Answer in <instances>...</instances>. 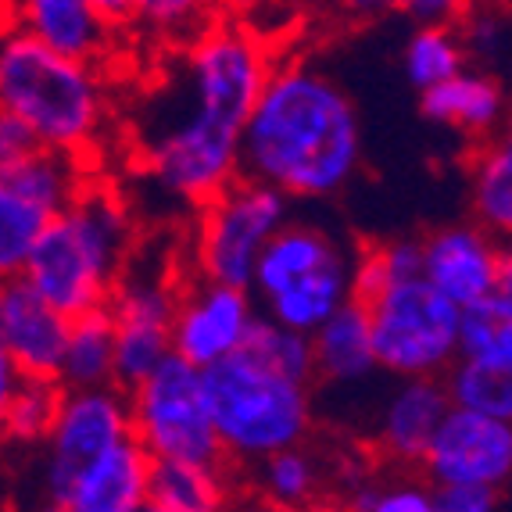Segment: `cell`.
Wrapping results in <instances>:
<instances>
[{"mask_svg":"<svg viewBox=\"0 0 512 512\" xmlns=\"http://www.w3.org/2000/svg\"><path fill=\"white\" fill-rule=\"evenodd\" d=\"M276 58L237 18L180 43L176 83L140 140V172L154 194L183 208L212 201L240 176V133Z\"/></svg>","mask_w":512,"mask_h":512,"instance_id":"6da1fadb","label":"cell"},{"mask_svg":"<svg viewBox=\"0 0 512 512\" xmlns=\"http://www.w3.org/2000/svg\"><path fill=\"white\" fill-rule=\"evenodd\" d=\"M366 162L362 115L330 72L280 61L240 133V176L287 201H330L359 180Z\"/></svg>","mask_w":512,"mask_h":512,"instance_id":"7a4b0ae2","label":"cell"},{"mask_svg":"<svg viewBox=\"0 0 512 512\" xmlns=\"http://www.w3.org/2000/svg\"><path fill=\"white\" fill-rule=\"evenodd\" d=\"M140 226L119 187L86 180L43 226L18 280H26L65 319L108 305L115 283L137 258Z\"/></svg>","mask_w":512,"mask_h":512,"instance_id":"3957f363","label":"cell"},{"mask_svg":"<svg viewBox=\"0 0 512 512\" xmlns=\"http://www.w3.org/2000/svg\"><path fill=\"white\" fill-rule=\"evenodd\" d=\"M0 111L40 147L94 162L111 126L108 69L65 58L0 15Z\"/></svg>","mask_w":512,"mask_h":512,"instance_id":"277c9868","label":"cell"},{"mask_svg":"<svg viewBox=\"0 0 512 512\" xmlns=\"http://www.w3.org/2000/svg\"><path fill=\"white\" fill-rule=\"evenodd\" d=\"M201 376L222 459L233 470H251L283 448L312 441L316 380L283 373L248 348L201 369Z\"/></svg>","mask_w":512,"mask_h":512,"instance_id":"5b68a950","label":"cell"},{"mask_svg":"<svg viewBox=\"0 0 512 512\" xmlns=\"http://www.w3.org/2000/svg\"><path fill=\"white\" fill-rule=\"evenodd\" d=\"M355 258L337 230L316 219H287L262 248L248 291L258 316L294 330L316 333L333 312L355 301Z\"/></svg>","mask_w":512,"mask_h":512,"instance_id":"8992f818","label":"cell"},{"mask_svg":"<svg viewBox=\"0 0 512 512\" xmlns=\"http://www.w3.org/2000/svg\"><path fill=\"white\" fill-rule=\"evenodd\" d=\"M369 319L380 373L444 376L459 355V308L444 301L423 276L394 280L359 298Z\"/></svg>","mask_w":512,"mask_h":512,"instance_id":"52a82bcc","label":"cell"},{"mask_svg":"<svg viewBox=\"0 0 512 512\" xmlns=\"http://www.w3.org/2000/svg\"><path fill=\"white\" fill-rule=\"evenodd\" d=\"M291 215V201L283 194L248 176H237L194 212L187 237L190 280L248 287L262 248Z\"/></svg>","mask_w":512,"mask_h":512,"instance_id":"ba28073f","label":"cell"},{"mask_svg":"<svg viewBox=\"0 0 512 512\" xmlns=\"http://www.w3.org/2000/svg\"><path fill=\"white\" fill-rule=\"evenodd\" d=\"M129 434L151 462H226L208 409L205 376L190 362L169 359L126 387Z\"/></svg>","mask_w":512,"mask_h":512,"instance_id":"9c48e42d","label":"cell"},{"mask_svg":"<svg viewBox=\"0 0 512 512\" xmlns=\"http://www.w3.org/2000/svg\"><path fill=\"white\" fill-rule=\"evenodd\" d=\"M180 287V269L140 258L115 283L104 305L115 333V387L126 391L172 355V312Z\"/></svg>","mask_w":512,"mask_h":512,"instance_id":"30bf717a","label":"cell"},{"mask_svg":"<svg viewBox=\"0 0 512 512\" xmlns=\"http://www.w3.org/2000/svg\"><path fill=\"white\" fill-rule=\"evenodd\" d=\"M129 409L122 387H83L61 391L58 412L40 441V495L58 505L72 480L108 455L115 444L129 441Z\"/></svg>","mask_w":512,"mask_h":512,"instance_id":"8fae6325","label":"cell"},{"mask_svg":"<svg viewBox=\"0 0 512 512\" xmlns=\"http://www.w3.org/2000/svg\"><path fill=\"white\" fill-rule=\"evenodd\" d=\"M416 470L430 487H484L502 495L512 477V419L448 409Z\"/></svg>","mask_w":512,"mask_h":512,"instance_id":"7c38bea8","label":"cell"},{"mask_svg":"<svg viewBox=\"0 0 512 512\" xmlns=\"http://www.w3.org/2000/svg\"><path fill=\"white\" fill-rule=\"evenodd\" d=\"M419 276L444 301L466 308L502 287H512V258L505 240L480 230L473 219L448 222L419 240Z\"/></svg>","mask_w":512,"mask_h":512,"instance_id":"4fadbf2b","label":"cell"},{"mask_svg":"<svg viewBox=\"0 0 512 512\" xmlns=\"http://www.w3.org/2000/svg\"><path fill=\"white\" fill-rule=\"evenodd\" d=\"M258 319L262 316L248 287L183 280L172 312V355L197 369H208L244 348Z\"/></svg>","mask_w":512,"mask_h":512,"instance_id":"5bb4252c","label":"cell"},{"mask_svg":"<svg viewBox=\"0 0 512 512\" xmlns=\"http://www.w3.org/2000/svg\"><path fill=\"white\" fill-rule=\"evenodd\" d=\"M0 15L51 51L97 69H108L119 54L122 29L111 26L94 0H4Z\"/></svg>","mask_w":512,"mask_h":512,"instance_id":"9a60e30c","label":"cell"},{"mask_svg":"<svg viewBox=\"0 0 512 512\" xmlns=\"http://www.w3.org/2000/svg\"><path fill=\"white\" fill-rule=\"evenodd\" d=\"M452 409L441 376H405L394 380L376 412L373 444L394 470H416L430 437Z\"/></svg>","mask_w":512,"mask_h":512,"instance_id":"2e32d148","label":"cell"},{"mask_svg":"<svg viewBox=\"0 0 512 512\" xmlns=\"http://www.w3.org/2000/svg\"><path fill=\"white\" fill-rule=\"evenodd\" d=\"M69 319L58 316L26 280L0 283V348L22 376L58 380Z\"/></svg>","mask_w":512,"mask_h":512,"instance_id":"e0dca14e","label":"cell"},{"mask_svg":"<svg viewBox=\"0 0 512 512\" xmlns=\"http://www.w3.org/2000/svg\"><path fill=\"white\" fill-rule=\"evenodd\" d=\"M419 111L430 126H441L448 133L473 144L502 137L505 115H509V94L495 72L466 65L452 79L430 86L419 94Z\"/></svg>","mask_w":512,"mask_h":512,"instance_id":"ac0fdd59","label":"cell"},{"mask_svg":"<svg viewBox=\"0 0 512 512\" xmlns=\"http://www.w3.org/2000/svg\"><path fill=\"white\" fill-rule=\"evenodd\" d=\"M147 484H151V459L133 437L115 444L108 455L86 466L65 498L61 512H147Z\"/></svg>","mask_w":512,"mask_h":512,"instance_id":"d6986e66","label":"cell"},{"mask_svg":"<svg viewBox=\"0 0 512 512\" xmlns=\"http://www.w3.org/2000/svg\"><path fill=\"white\" fill-rule=\"evenodd\" d=\"M308 348H312L316 387L326 384L337 387V391H351V387L373 384V376L380 373L373 355V337H369L366 308L359 301H348L316 333H308Z\"/></svg>","mask_w":512,"mask_h":512,"instance_id":"ffe728a7","label":"cell"},{"mask_svg":"<svg viewBox=\"0 0 512 512\" xmlns=\"http://www.w3.org/2000/svg\"><path fill=\"white\" fill-rule=\"evenodd\" d=\"M240 498L230 462H151L147 505L158 512H226Z\"/></svg>","mask_w":512,"mask_h":512,"instance_id":"44dd1931","label":"cell"},{"mask_svg":"<svg viewBox=\"0 0 512 512\" xmlns=\"http://www.w3.org/2000/svg\"><path fill=\"white\" fill-rule=\"evenodd\" d=\"M326 491H330V473L308 441L251 466V498H262V502L316 512Z\"/></svg>","mask_w":512,"mask_h":512,"instance_id":"7402d4cb","label":"cell"},{"mask_svg":"<svg viewBox=\"0 0 512 512\" xmlns=\"http://www.w3.org/2000/svg\"><path fill=\"white\" fill-rule=\"evenodd\" d=\"M58 384L65 391L115 387V333H111L104 308L69 319L58 362Z\"/></svg>","mask_w":512,"mask_h":512,"instance_id":"603a6c76","label":"cell"},{"mask_svg":"<svg viewBox=\"0 0 512 512\" xmlns=\"http://www.w3.org/2000/svg\"><path fill=\"white\" fill-rule=\"evenodd\" d=\"M473 366L512 373V287L459 308V355Z\"/></svg>","mask_w":512,"mask_h":512,"instance_id":"cb8c5ba5","label":"cell"},{"mask_svg":"<svg viewBox=\"0 0 512 512\" xmlns=\"http://www.w3.org/2000/svg\"><path fill=\"white\" fill-rule=\"evenodd\" d=\"M470 212L480 230L512 233V144L505 137L477 144L470 158Z\"/></svg>","mask_w":512,"mask_h":512,"instance_id":"d4e9b609","label":"cell"},{"mask_svg":"<svg viewBox=\"0 0 512 512\" xmlns=\"http://www.w3.org/2000/svg\"><path fill=\"white\" fill-rule=\"evenodd\" d=\"M51 215V208L29 197L11 176H0V283L22 276Z\"/></svg>","mask_w":512,"mask_h":512,"instance_id":"484cf974","label":"cell"},{"mask_svg":"<svg viewBox=\"0 0 512 512\" xmlns=\"http://www.w3.org/2000/svg\"><path fill=\"white\" fill-rule=\"evenodd\" d=\"M466 65H470V58H466V47H462V36L455 26H416L405 40L402 69L419 94L452 79Z\"/></svg>","mask_w":512,"mask_h":512,"instance_id":"4316f807","label":"cell"},{"mask_svg":"<svg viewBox=\"0 0 512 512\" xmlns=\"http://www.w3.org/2000/svg\"><path fill=\"white\" fill-rule=\"evenodd\" d=\"M348 512H434V487L416 470L362 473L344 487Z\"/></svg>","mask_w":512,"mask_h":512,"instance_id":"83f0119b","label":"cell"},{"mask_svg":"<svg viewBox=\"0 0 512 512\" xmlns=\"http://www.w3.org/2000/svg\"><path fill=\"white\" fill-rule=\"evenodd\" d=\"M61 391L58 380H43V376H22L8 402L4 416V444L8 448H40L58 412Z\"/></svg>","mask_w":512,"mask_h":512,"instance_id":"f1b7e54d","label":"cell"},{"mask_svg":"<svg viewBox=\"0 0 512 512\" xmlns=\"http://www.w3.org/2000/svg\"><path fill=\"white\" fill-rule=\"evenodd\" d=\"M444 394L452 409L480 412V416L512 419V373L502 369L473 366V362L455 359L448 373L441 376Z\"/></svg>","mask_w":512,"mask_h":512,"instance_id":"f546056e","label":"cell"},{"mask_svg":"<svg viewBox=\"0 0 512 512\" xmlns=\"http://www.w3.org/2000/svg\"><path fill=\"white\" fill-rule=\"evenodd\" d=\"M215 0H133L129 29H140L151 40L187 43L215 22Z\"/></svg>","mask_w":512,"mask_h":512,"instance_id":"4dcf8cb0","label":"cell"},{"mask_svg":"<svg viewBox=\"0 0 512 512\" xmlns=\"http://www.w3.org/2000/svg\"><path fill=\"white\" fill-rule=\"evenodd\" d=\"M341 8L355 18L405 15L412 26H459L473 0H341Z\"/></svg>","mask_w":512,"mask_h":512,"instance_id":"1f68e13d","label":"cell"},{"mask_svg":"<svg viewBox=\"0 0 512 512\" xmlns=\"http://www.w3.org/2000/svg\"><path fill=\"white\" fill-rule=\"evenodd\" d=\"M455 29L462 36V47H466L470 65L495 72L491 65L505 58V40H509V26H505L498 4H473Z\"/></svg>","mask_w":512,"mask_h":512,"instance_id":"d6a6232c","label":"cell"},{"mask_svg":"<svg viewBox=\"0 0 512 512\" xmlns=\"http://www.w3.org/2000/svg\"><path fill=\"white\" fill-rule=\"evenodd\" d=\"M502 495L484 487H434V512H498Z\"/></svg>","mask_w":512,"mask_h":512,"instance_id":"836d02e7","label":"cell"},{"mask_svg":"<svg viewBox=\"0 0 512 512\" xmlns=\"http://www.w3.org/2000/svg\"><path fill=\"white\" fill-rule=\"evenodd\" d=\"M36 147L40 144L29 137V129L18 119H11L8 111H0V176L15 169V165L22 162L26 154H33Z\"/></svg>","mask_w":512,"mask_h":512,"instance_id":"e575fe53","label":"cell"},{"mask_svg":"<svg viewBox=\"0 0 512 512\" xmlns=\"http://www.w3.org/2000/svg\"><path fill=\"white\" fill-rule=\"evenodd\" d=\"M18 380H22V373H18L15 362L8 359V351L0 348V448H4V416H8V402H11V394H15Z\"/></svg>","mask_w":512,"mask_h":512,"instance_id":"d590c367","label":"cell"},{"mask_svg":"<svg viewBox=\"0 0 512 512\" xmlns=\"http://www.w3.org/2000/svg\"><path fill=\"white\" fill-rule=\"evenodd\" d=\"M94 8L108 18L115 29H129V11H133V0H94Z\"/></svg>","mask_w":512,"mask_h":512,"instance_id":"8d00e7d4","label":"cell"},{"mask_svg":"<svg viewBox=\"0 0 512 512\" xmlns=\"http://www.w3.org/2000/svg\"><path fill=\"white\" fill-rule=\"evenodd\" d=\"M226 512H301V509H287V505H273L262 502V498H237Z\"/></svg>","mask_w":512,"mask_h":512,"instance_id":"74e56055","label":"cell"},{"mask_svg":"<svg viewBox=\"0 0 512 512\" xmlns=\"http://www.w3.org/2000/svg\"><path fill=\"white\" fill-rule=\"evenodd\" d=\"M262 0H215V8H222L230 18H237V15H244V11H251V8H258Z\"/></svg>","mask_w":512,"mask_h":512,"instance_id":"f35d334b","label":"cell"},{"mask_svg":"<svg viewBox=\"0 0 512 512\" xmlns=\"http://www.w3.org/2000/svg\"><path fill=\"white\" fill-rule=\"evenodd\" d=\"M15 512H61V509L51 502H33V505H26V509H15Z\"/></svg>","mask_w":512,"mask_h":512,"instance_id":"ab89813d","label":"cell"},{"mask_svg":"<svg viewBox=\"0 0 512 512\" xmlns=\"http://www.w3.org/2000/svg\"><path fill=\"white\" fill-rule=\"evenodd\" d=\"M473 4H502V0H473Z\"/></svg>","mask_w":512,"mask_h":512,"instance_id":"60d3db41","label":"cell"},{"mask_svg":"<svg viewBox=\"0 0 512 512\" xmlns=\"http://www.w3.org/2000/svg\"><path fill=\"white\" fill-rule=\"evenodd\" d=\"M147 512H158V509H151V505H147Z\"/></svg>","mask_w":512,"mask_h":512,"instance_id":"b9f144b4","label":"cell"}]
</instances>
